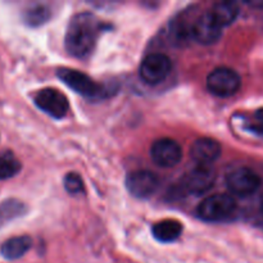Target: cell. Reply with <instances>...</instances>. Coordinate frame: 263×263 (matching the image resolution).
Instances as JSON below:
<instances>
[{"mask_svg":"<svg viewBox=\"0 0 263 263\" xmlns=\"http://www.w3.org/2000/svg\"><path fill=\"white\" fill-rule=\"evenodd\" d=\"M108 28L109 26L104 25L92 13H79L69 21L64 36L66 50L74 58H85L94 50L100 33Z\"/></svg>","mask_w":263,"mask_h":263,"instance_id":"obj_1","label":"cell"},{"mask_svg":"<svg viewBox=\"0 0 263 263\" xmlns=\"http://www.w3.org/2000/svg\"><path fill=\"white\" fill-rule=\"evenodd\" d=\"M159 187V179L156 174L146 170H139L128 174L126 177V189L131 195L139 199L152 197Z\"/></svg>","mask_w":263,"mask_h":263,"instance_id":"obj_9","label":"cell"},{"mask_svg":"<svg viewBox=\"0 0 263 263\" xmlns=\"http://www.w3.org/2000/svg\"><path fill=\"white\" fill-rule=\"evenodd\" d=\"M33 100H35L36 107L57 120L66 117V115L68 113V99L66 98V95L62 94L57 89L48 87V89L40 90L36 92Z\"/></svg>","mask_w":263,"mask_h":263,"instance_id":"obj_7","label":"cell"},{"mask_svg":"<svg viewBox=\"0 0 263 263\" xmlns=\"http://www.w3.org/2000/svg\"><path fill=\"white\" fill-rule=\"evenodd\" d=\"M151 157L157 166L171 168L181 161L182 149L177 141L170 138H163L154 141L151 148Z\"/></svg>","mask_w":263,"mask_h":263,"instance_id":"obj_10","label":"cell"},{"mask_svg":"<svg viewBox=\"0 0 263 263\" xmlns=\"http://www.w3.org/2000/svg\"><path fill=\"white\" fill-rule=\"evenodd\" d=\"M64 189L69 194H80L84 192V181L79 174H67L64 177Z\"/></svg>","mask_w":263,"mask_h":263,"instance_id":"obj_19","label":"cell"},{"mask_svg":"<svg viewBox=\"0 0 263 263\" xmlns=\"http://www.w3.org/2000/svg\"><path fill=\"white\" fill-rule=\"evenodd\" d=\"M51 17V9L48 5L36 4L23 12V21L30 27H40L45 25Z\"/></svg>","mask_w":263,"mask_h":263,"instance_id":"obj_16","label":"cell"},{"mask_svg":"<svg viewBox=\"0 0 263 263\" xmlns=\"http://www.w3.org/2000/svg\"><path fill=\"white\" fill-rule=\"evenodd\" d=\"M221 152L222 149H221L220 143L211 138L198 139L193 143L192 149H190L192 158L198 164H203V166H210L216 159L220 158Z\"/></svg>","mask_w":263,"mask_h":263,"instance_id":"obj_12","label":"cell"},{"mask_svg":"<svg viewBox=\"0 0 263 263\" xmlns=\"http://www.w3.org/2000/svg\"><path fill=\"white\" fill-rule=\"evenodd\" d=\"M32 247V239L27 235L14 236L2 244L0 254L8 261H14L25 256Z\"/></svg>","mask_w":263,"mask_h":263,"instance_id":"obj_13","label":"cell"},{"mask_svg":"<svg viewBox=\"0 0 263 263\" xmlns=\"http://www.w3.org/2000/svg\"><path fill=\"white\" fill-rule=\"evenodd\" d=\"M172 62L166 54L153 53L143 59L139 73L143 81L149 85H158L168 77Z\"/></svg>","mask_w":263,"mask_h":263,"instance_id":"obj_5","label":"cell"},{"mask_svg":"<svg viewBox=\"0 0 263 263\" xmlns=\"http://www.w3.org/2000/svg\"><path fill=\"white\" fill-rule=\"evenodd\" d=\"M21 171V163L12 153L0 154V180L15 176Z\"/></svg>","mask_w":263,"mask_h":263,"instance_id":"obj_18","label":"cell"},{"mask_svg":"<svg viewBox=\"0 0 263 263\" xmlns=\"http://www.w3.org/2000/svg\"><path fill=\"white\" fill-rule=\"evenodd\" d=\"M215 180V171L211 168V166L197 164V167L190 170L186 176L182 179L180 187L182 189V192L187 193V194L202 195L213 186Z\"/></svg>","mask_w":263,"mask_h":263,"instance_id":"obj_8","label":"cell"},{"mask_svg":"<svg viewBox=\"0 0 263 263\" xmlns=\"http://www.w3.org/2000/svg\"><path fill=\"white\" fill-rule=\"evenodd\" d=\"M226 185L233 194L238 195V197H249L259 189L261 179L251 168L240 167L228 175Z\"/></svg>","mask_w":263,"mask_h":263,"instance_id":"obj_6","label":"cell"},{"mask_svg":"<svg viewBox=\"0 0 263 263\" xmlns=\"http://www.w3.org/2000/svg\"><path fill=\"white\" fill-rule=\"evenodd\" d=\"M57 74L69 89L89 99H100L109 92L103 85L97 84L91 77L77 69L59 68Z\"/></svg>","mask_w":263,"mask_h":263,"instance_id":"obj_3","label":"cell"},{"mask_svg":"<svg viewBox=\"0 0 263 263\" xmlns=\"http://www.w3.org/2000/svg\"><path fill=\"white\" fill-rule=\"evenodd\" d=\"M27 212V208L22 202L17 199H8L0 204V228L5 223L22 217Z\"/></svg>","mask_w":263,"mask_h":263,"instance_id":"obj_17","label":"cell"},{"mask_svg":"<svg viewBox=\"0 0 263 263\" xmlns=\"http://www.w3.org/2000/svg\"><path fill=\"white\" fill-rule=\"evenodd\" d=\"M182 225L177 220L167 218L157 222L152 229L153 236L162 243H172L177 240L182 233Z\"/></svg>","mask_w":263,"mask_h":263,"instance_id":"obj_14","label":"cell"},{"mask_svg":"<svg viewBox=\"0 0 263 263\" xmlns=\"http://www.w3.org/2000/svg\"><path fill=\"white\" fill-rule=\"evenodd\" d=\"M210 13L220 27H225L236 20L239 15V7L234 2H221L215 4Z\"/></svg>","mask_w":263,"mask_h":263,"instance_id":"obj_15","label":"cell"},{"mask_svg":"<svg viewBox=\"0 0 263 263\" xmlns=\"http://www.w3.org/2000/svg\"><path fill=\"white\" fill-rule=\"evenodd\" d=\"M222 35V27L217 25L211 13L195 15L192 25V39L203 45H212L217 43Z\"/></svg>","mask_w":263,"mask_h":263,"instance_id":"obj_11","label":"cell"},{"mask_svg":"<svg viewBox=\"0 0 263 263\" xmlns=\"http://www.w3.org/2000/svg\"><path fill=\"white\" fill-rule=\"evenodd\" d=\"M251 130L259 135H263V108L254 113V122L251 126Z\"/></svg>","mask_w":263,"mask_h":263,"instance_id":"obj_20","label":"cell"},{"mask_svg":"<svg viewBox=\"0 0 263 263\" xmlns=\"http://www.w3.org/2000/svg\"><path fill=\"white\" fill-rule=\"evenodd\" d=\"M236 202L231 195L216 194L207 197L197 208L198 217L207 222H222L233 217Z\"/></svg>","mask_w":263,"mask_h":263,"instance_id":"obj_2","label":"cell"},{"mask_svg":"<svg viewBox=\"0 0 263 263\" xmlns=\"http://www.w3.org/2000/svg\"><path fill=\"white\" fill-rule=\"evenodd\" d=\"M240 76L228 67H218L207 77V89L211 94L220 98H228L236 94L240 89Z\"/></svg>","mask_w":263,"mask_h":263,"instance_id":"obj_4","label":"cell"},{"mask_svg":"<svg viewBox=\"0 0 263 263\" xmlns=\"http://www.w3.org/2000/svg\"><path fill=\"white\" fill-rule=\"evenodd\" d=\"M261 212H262V216H263V202H262V205H261Z\"/></svg>","mask_w":263,"mask_h":263,"instance_id":"obj_21","label":"cell"}]
</instances>
